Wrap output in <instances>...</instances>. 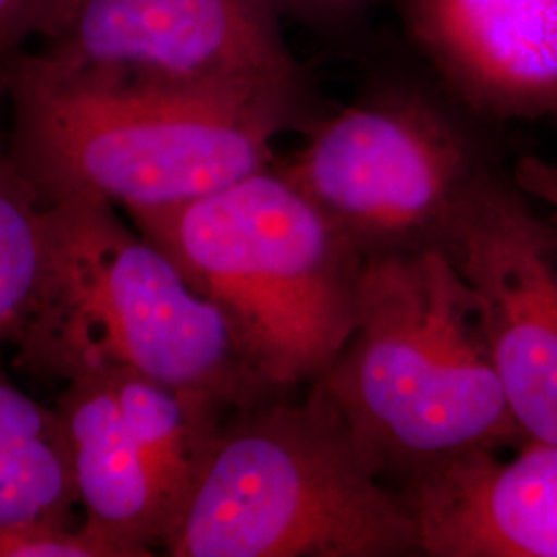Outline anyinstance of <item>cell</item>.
<instances>
[{
    "instance_id": "obj_1",
    "label": "cell",
    "mask_w": 557,
    "mask_h": 557,
    "mask_svg": "<svg viewBox=\"0 0 557 557\" xmlns=\"http://www.w3.org/2000/svg\"><path fill=\"white\" fill-rule=\"evenodd\" d=\"M9 149L41 202L116 209L199 199L275 161V140L319 116L312 89L143 83L27 50L7 83Z\"/></svg>"
},
{
    "instance_id": "obj_2",
    "label": "cell",
    "mask_w": 557,
    "mask_h": 557,
    "mask_svg": "<svg viewBox=\"0 0 557 557\" xmlns=\"http://www.w3.org/2000/svg\"><path fill=\"white\" fill-rule=\"evenodd\" d=\"M13 345L21 368L64 384L128 368L227 413L283 397L176 262L133 232L114 205L89 197L44 209L40 285Z\"/></svg>"
},
{
    "instance_id": "obj_3",
    "label": "cell",
    "mask_w": 557,
    "mask_h": 557,
    "mask_svg": "<svg viewBox=\"0 0 557 557\" xmlns=\"http://www.w3.org/2000/svg\"><path fill=\"white\" fill-rule=\"evenodd\" d=\"M322 380L292 403L238 409L221 423L161 549L172 557L421 556L409 508L382 485Z\"/></svg>"
},
{
    "instance_id": "obj_4",
    "label": "cell",
    "mask_w": 557,
    "mask_h": 557,
    "mask_svg": "<svg viewBox=\"0 0 557 557\" xmlns=\"http://www.w3.org/2000/svg\"><path fill=\"white\" fill-rule=\"evenodd\" d=\"M124 213L220 308L278 395L322 376L351 337L366 259L281 161L199 199Z\"/></svg>"
},
{
    "instance_id": "obj_5",
    "label": "cell",
    "mask_w": 557,
    "mask_h": 557,
    "mask_svg": "<svg viewBox=\"0 0 557 557\" xmlns=\"http://www.w3.org/2000/svg\"><path fill=\"white\" fill-rule=\"evenodd\" d=\"M319 379L384 473L411 479L524 440L473 292L442 248L363 260L354 333Z\"/></svg>"
},
{
    "instance_id": "obj_6",
    "label": "cell",
    "mask_w": 557,
    "mask_h": 557,
    "mask_svg": "<svg viewBox=\"0 0 557 557\" xmlns=\"http://www.w3.org/2000/svg\"><path fill=\"white\" fill-rule=\"evenodd\" d=\"M496 163L481 119L440 83L405 77L319 114L281 161L363 259L440 248L460 202Z\"/></svg>"
},
{
    "instance_id": "obj_7",
    "label": "cell",
    "mask_w": 557,
    "mask_h": 557,
    "mask_svg": "<svg viewBox=\"0 0 557 557\" xmlns=\"http://www.w3.org/2000/svg\"><path fill=\"white\" fill-rule=\"evenodd\" d=\"M38 40L44 59L112 79L312 89L267 0H62Z\"/></svg>"
},
{
    "instance_id": "obj_8",
    "label": "cell",
    "mask_w": 557,
    "mask_h": 557,
    "mask_svg": "<svg viewBox=\"0 0 557 557\" xmlns=\"http://www.w3.org/2000/svg\"><path fill=\"white\" fill-rule=\"evenodd\" d=\"M440 248L475 298L479 326L524 440L557 442L556 236L512 172L471 186Z\"/></svg>"
},
{
    "instance_id": "obj_9",
    "label": "cell",
    "mask_w": 557,
    "mask_h": 557,
    "mask_svg": "<svg viewBox=\"0 0 557 557\" xmlns=\"http://www.w3.org/2000/svg\"><path fill=\"white\" fill-rule=\"evenodd\" d=\"M409 40L481 120H557V0H400Z\"/></svg>"
},
{
    "instance_id": "obj_10",
    "label": "cell",
    "mask_w": 557,
    "mask_h": 557,
    "mask_svg": "<svg viewBox=\"0 0 557 557\" xmlns=\"http://www.w3.org/2000/svg\"><path fill=\"white\" fill-rule=\"evenodd\" d=\"M421 556L557 557V442L478 450L407 479Z\"/></svg>"
},
{
    "instance_id": "obj_11",
    "label": "cell",
    "mask_w": 557,
    "mask_h": 557,
    "mask_svg": "<svg viewBox=\"0 0 557 557\" xmlns=\"http://www.w3.org/2000/svg\"><path fill=\"white\" fill-rule=\"evenodd\" d=\"M57 409L85 512L81 527L122 557L151 556L170 535L174 512L103 374L66 382Z\"/></svg>"
},
{
    "instance_id": "obj_12",
    "label": "cell",
    "mask_w": 557,
    "mask_h": 557,
    "mask_svg": "<svg viewBox=\"0 0 557 557\" xmlns=\"http://www.w3.org/2000/svg\"><path fill=\"white\" fill-rule=\"evenodd\" d=\"M77 504L71 444L59 409L27 397L0 370V531L71 527Z\"/></svg>"
},
{
    "instance_id": "obj_13",
    "label": "cell",
    "mask_w": 557,
    "mask_h": 557,
    "mask_svg": "<svg viewBox=\"0 0 557 557\" xmlns=\"http://www.w3.org/2000/svg\"><path fill=\"white\" fill-rule=\"evenodd\" d=\"M100 374L160 481L176 522L230 413L209 398L165 386L128 368H108Z\"/></svg>"
},
{
    "instance_id": "obj_14",
    "label": "cell",
    "mask_w": 557,
    "mask_h": 557,
    "mask_svg": "<svg viewBox=\"0 0 557 557\" xmlns=\"http://www.w3.org/2000/svg\"><path fill=\"white\" fill-rule=\"evenodd\" d=\"M44 209L0 133V343H13L38 294Z\"/></svg>"
},
{
    "instance_id": "obj_15",
    "label": "cell",
    "mask_w": 557,
    "mask_h": 557,
    "mask_svg": "<svg viewBox=\"0 0 557 557\" xmlns=\"http://www.w3.org/2000/svg\"><path fill=\"white\" fill-rule=\"evenodd\" d=\"M0 557H122L103 539L94 537L83 527L34 524L0 531Z\"/></svg>"
},
{
    "instance_id": "obj_16",
    "label": "cell",
    "mask_w": 557,
    "mask_h": 557,
    "mask_svg": "<svg viewBox=\"0 0 557 557\" xmlns=\"http://www.w3.org/2000/svg\"><path fill=\"white\" fill-rule=\"evenodd\" d=\"M62 0H0V98L7 94L9 75L32 38L44 27Z\"/></svg>"
},
{
    "instance_id": "obj_17",
    "label": "cell",
    "mask_w": 557,
    "mask_h": 557,
    "mask_svg": "<svg viewBox=\"0 0 557 557\" xmlns=\"http://www.w3.org/2000/svg\"><path fill=\"white\" fill-rule=\"evenodd\" d=\"M281 21L333 27L356 17L370 0H267Z\"/></svg>"
},
{
    "instance_id": "obj_18",
    "label": "cell",
    "mask_w": 557,
    "mask_h": 557,
    "mask_svg": "<svg viewBox=\"0 0 557 557\" xmlns=\"http://www.w3.org/2000/svg\"><path fill=\"white\" fill-rule=\"evenodd\" d=\"M512 176L518 186L541 209L557 242V163L537 156H522L517 161Z\"/></svg>"
}]
</instances>
